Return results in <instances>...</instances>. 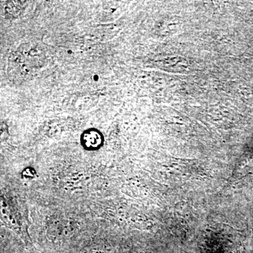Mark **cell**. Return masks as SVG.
<instances>
[{
    "label": "cell",
    "instance_id": "1",
    "mask_svg": "<svg viewBox=\"0 0 253 253\" xmlns=\"http://www.w3.org/2000/svg\"><path fill=\"white\" fill-rule=\"evenodd\" d=\"M104 136L96 129H89L81 136V144L86 150H97L102 146Z\"/></svg>",
    "mask_w": 253,
    "mask_h": 253
}]
</instances>
